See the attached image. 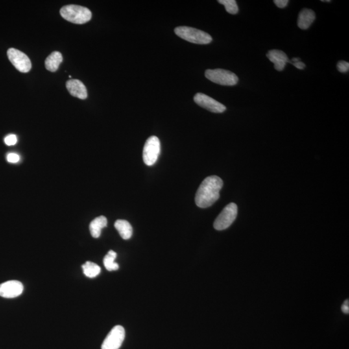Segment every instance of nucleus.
Wrapping results in <instances>:
<instances>
[{
  "label": "nucleus",
  "instance_id": "obj_6",
  "mask_svg": "<svg viewBox=\"0 0 349 349\" xmlns=\"http://www.w3.org/2000/svg\"><path fill=\"white\" fill-rule=\"evenodd\" d=\"M161 152V143L158 137H150L146 141L143 149V161L148 166L156 164Z\"/></svg>",
  "mask_w": 349,
  "mask_h": 349
},
{
  "label": "nucleus",
  "instance_id": "obj_7",
  "mask_svg": "<svg viewBox=\"0 0 349 349\" xmlns=\"http://www.w3.org/2000/svg\"><path fill=\"white\" fill-rule=\"evenodd\" d=\"M7 56L15 68L21 73H28L31 69V62L23 52L14 48H10L7 51Z\"/></svg>",
  "mask_w": 349,
  "mask_h": 349
},
{
  "label": "nucleus",
  "instance_id": "obj_2",
  "mask_svg": "<svg viewBox=\"0 0 349 349\" xmlns=\"http://www.w3.org/2000/svg\"><path fill=\"white\" fill-rule=\"evenodd\" d=\"M60 14L66 20L76 24L88 22L92 17L91 10L88 8L76 5L63 6L60 9Z\"/></svg>",
  "mask_w": 349,
  "mask_h": 349
},
{
  "label": "nucleus",
  "instance_id": "obj_25",
  "mask_svg": "<svg viewBox=\"0 0 349 349\" xmlns=\"http://www.w3.org/2000/svg\"><path fill=\"white\" fill-rule=\"evenodd\" d=\"M291 64H293L294 66H295L296 68H298V69H303L305 68V67H306V65H305L304 63L301 62V61L298 62L291 63Z\"/></svg>",
  "mask_w": 349,
  "mask_h": 349
},
{
  "label": "nucleus",
  "instance_id": "obj_14",
  "mask_svg": "<svg viewBox=\"0 0 349 349\" xmlns=\"http://www.w3.org/2000/svg\"><path fill=\"white\" fill-rule=\"evenodd\" d=\"M108 224V220L103 215L99 216L93 220L89 225V230L94 238H99L101 235L102 230Z\"/></svg>",
  "mask_w": 349,
  "mask_h": 349
},
{
  "label": "nucleus",
  "instance_id": "obj_10",
  "mask_svg": "<svg viewBox=\"0 0 349 349\" xmlns=\"http://www.w3.org/2000/svg\"><path fill=\"white\" fill-rule=\"evenodd\" d=\"M23 285L20 281L12 280L0 284V296L4 298H14L20 296Z\"/></svg>",
  "mask_w": 349,
  "mask_h": 349
},
{
  "label": "nucleus",
  "instance_id": "obj_20",
  "mask_svg": "<svg viewBox=\"0 0 349 349\" xmlns=\"http://www.w3.org/2000/svg\"><path fill=\"white\" fill-rule=\"evenodd\" d=\"M338 71L341 73H347L349 69V63L346 61H340L337 64Z\"/></svg>",
  "mask_w": 349,
  "mask_h": 349
},
{
  "label": "nucleus",
  "instance_id": "obj_16",
  "mask_svg": "<svg viewBox=\"0 0 349 349\" xmlns=\"http://www.w3.org/2000/svg\"><path fill=\"white\" fill-rule=\"evenodd\" d=\"M115 227L122 239L128 240L132 237L133 228L132 225L128 221H126V220H117L115 222Z\"/></svg>",
  "mask_w": 349,
  "mask_h": 349
},
{
  "label": "nucleus",
  "instance_id": "obj_18",
  "mask_svg": "<svg viewBox=\"0 0 349 349\" xmlns=\"http://www.w3.org/2000/svg\"><path fill=\"white\" fill-rule=\"evenodd\" d=\"M117 253L113 250L109 251L108 254L104 257V265L108 271H115L119 269V266L115 261L117 258Z\"/></svg>",
  "mask_w": 349,
  "mask_h": 349
},
{
  "label": "nucleus",
  "instance_id": "obj_19",
  "mask_svg": "<svg viewBox=\"0 0 349 349\" xmlns=\"http://www.w3.org/2000/svg\"><path fill=\"white\" fill-rule=\"evenodd\" d=\"M218 2L223 5L226 11L231 14H236L239 12L238 6L235 0H219Z\"/></svg>",
  "mask_w": 349,
  "mask_h": 349
},
{
  "label": "nucleus",
  "instance_id": "obj_24",
  "mask_svg": "<svg viewBox=\"0 0 349 349\" xmlns=\"http://www.w3.org/2000/svg\"><path fill=\"white\" fill-rule=\"evenodd\" d=\"M342 311L344 314H349V301L347 300L345 301L344 304L342 306Z\"/></svg>",
  "mask_w": 349,
  "mask_h": 349
},
{
  "label": "nucleus",
  "instance_id": "obj_22",
  "mask_svg": "<svg viewBox=\"0 0 349 349\" xmlns=\"http://www.w3.org/2000/svg\"><path fill=\"white\" fill-rule=\"evenodd\" d=\"M6 160L10 163H17L19 162V156L14 153H10L6 156Z\"/></svg>",
  "mask_w": 349,
  "mask_h": 349
},
{
  "label": "nucleus",
  "instance_id": "obj_13",
  "mask_svg": "<svg viewBox=\"0 0 349 349\" xmlns=\"http://www.w3.org/2000/svg\"><path fill=\"white\" fill-rule=\"evenodd\" d=\"M316 19L315 12L313 10L304 8L300 12L298 19V25L300 29H309Z\"/></svg>",
  "mask_w": 349,
  "mask_h": 349
},
{
  "label": "nucleus",
  "instance_id": "obj_3",
  "mask_svg": "<svg viewBox=\"0 0 349 349\" xmlns=\"http://www.w3.org/2000/svg\"><path fill=\"white\" fill-rule=\"evenodd\" d=\"M174 32L183 40L195 44H208L212 41L210 35L195 28L182 26L175 28Z\"/></svg>",
  "mask_w": 349,
  "mask_h": 349
},
{
  "label": "nucleus",
  "instance_id": "obj_8",
  "mask_svg": "<svg viewBox=\"0 0 349 349\" xmlns=\"http://www.w3.org/2000/svg\"><path fill=\"white\" fill-rule=\"evenodd\" d=\"M124 327L117 326L110 332L102 345V349H119L125 338Z\"/></svg>",
  "mask_w": 349,
  "mask_h": 349
},
{
  "label": "nucleus",
  "instance_id": "obj_21",
  "mask_svg": "<svg viewBox=\"0 0 349 349\" xmlns=\"http://www.w3.org/2000/svg\"><path fill=\"white\" fill-rule=\"evenodd\" d=\"M5 143L7 146H13L16 145L17 139V137L15 135H9L6 136L4 140Z\"/></svg>",
  "mask_w": 349,
  "mask_h": 349
},
{
  "label": "nucleus",
  "instance_id": "obj_11",
  "mask_svg": "<svg viewBox=\"0 0 349 349\" xmlns=\"http://www.w3.org/2000/svg\"><path fill=\"white\" fill-rule=\"evenodd\" d=\"M267 56L268 60L274 64V68L279 71H283L289 61L287 54L278 49L270 50L268 52Z\"/></svg>",
  "mask_w": 349,
  "mask_h": 349
},
{
  "label": "nucleus",
  "instance_id": "obj_9",
  "mask_svg": "<svg viewBox=\"0 0 349 349\" xmlns=\"http://www.w3.org/2000/svg\"><path fill=\"white\" fill-rule=\"evenodd\" d=\"M193 99L198 106L212 113H221L226 110V106L223 104L203 93L196 94Z\"/></svg>",
  "mask_w": 349,
  "mask_h": 349
},
{
  "label": "nucleus",
  "instance_id": "obj_17",
  "mask_svg": "<svg viewBox=\"0 0 349 349\" xmlns=\"http://www.w3.org/2000/svg\"><path fill=\"white\" fill-rule=\"evenodd\" d=\"M82 267L85 276L89 278H95L99 276L101 272V268L99 266L91 261H87Z\"/></svg>",
  "mask_w": 349,
  "mask_h": 349
},
{
  "label": "nucleus",
  "instance_id": "obj_26",
  "mask_svg": "<svg viewBox=\"0 0 349 349\" xmlns=\"http://www.w3.org/2000/svg\"><path fill=\"white\" fill-rule=\"evenodd\" d=\"M323 2H331L330 0H327V1H322Z\"/></svg>",
  "mask_w": 349,
  "mask_h": 349
},
{
  "label": "nucleus",
  "instance_id": "obj_5",
  "mask_svg": "<svg viewBox=\"0 0 349 349\" xmlns=\"http://www.w3.org/2000/svg\"><path fill=\"white\" fill-rule=\"evenodd\" d=\"M237 215V206L235 203H230L225 207L221 213L216 218L213 227L217 230H224L229 228Z\"/></svg>",
  "mask_w": 349,
  "mask_h": 349
},
{
  "label": "nucleus",
  "instance_id": "obj_4",
  "mask_svg": "<svg viewBox=\"0 0 349 349\" xmlns=\"http://www.w3.org/2000/svg\"><path fill=\"white\" fill-rule=\"evenodd\" d=\"M205 76L210 81L221 86H235L239 81V78L235 73L222 69L206 70Z\"/></svg>",
  "mask_w": 349,
  "mask_h": 349
},
{
  "label": "nucleus",
  "instance_id": "obj_12",
  "mask_svg": "<svg viewBox=\"0 0 349 349\" xmlns=\"http://www.w3.org/2000/svg\"><path fill=\"white\" fill-rule=\"evenodd\" d=\"M66 87L69 93L73 97L85 100L87 99V89L84 84L79 80L71 79L66 83Z\"/></svg>",
  "mask_w": 349,
  "mask_h": 349
},
{
  "label": "nucleus",
  "instance_id": "obj_23",
  "mask_svg": "<svg viewBox=\"0 0 349 349\" xmlns=\"http://www.w3.org/2000/svg\"><path fill=\"white\" fill-rule=\"evenodd\" d=\"M274 3L278 7L282 8L287 6L289 1L288 0H275Z\"/></svg>",
  "mask_w": 349,
  "mask_h": 349
},
{
  "label": "nucleus",
  "instance_id": "obj_1",
  "mask_svg": "<svg viewBox=\"0 0 349 349\" xmlns=\"http://www.w3.org/2000/svg\"><path fill=\"white\" fill-rule=\"evenodd\" d=\"M223 186V181L219 176H209L202 181L195 195L198 207L206 208L212 206L220 197L219 192Z\"/></svg>",
  "mask_w": 349,
  "mask_h": 349
},
{
  "label": "nucleus",
  "instance_id": "obj_15",
  "mask_svg": "<svg viewBox=\"0 0 349 349\" xmlns=\"http://www.w3.org/2000/svg\"><path fill=\"white\" fill-rule=\"evenodd\" d=\"M62 61L63 57L62 54H61L60 52L54 51L52 52L46 58V60H45V67H46L48 71L55 72L57 71Z\"/></svg>",
  "mask_w": 349,
  "mask_h": 349
}]
</instances>
